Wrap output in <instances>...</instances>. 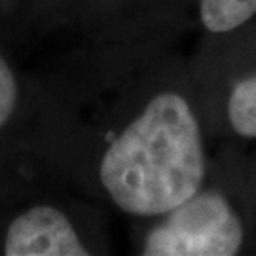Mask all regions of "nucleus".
I'll return each mask as SVG.
<instances>
[{"mask_svg": "<svg viewBox=\"0 0 256 256\" xmlns=\"http://www.w3.org/2000/svg\"><path fill=\"white\" fill-rule=\"evenodd\" d=\"M99 178L110 200L135 216H160L203 186L198 118L178 93H160L106 148Z\"/></svg>", "mask_w": 256, "mask_h": 256, "instance_id": "f257e3e1", "label": "nucleus"}, {"mask_svg": "<svg viewBox=\"0 0 256 256\" xmlns=\"http://www.w3.org/2000/svg\"><path fill=\"white\" fill-rule=\"evenodd\" d=\"M243 224L214 192L194 194L146 236V256H232L243 245Z\"/></svg>", "mask_w": 256, "mask_h": 256, "instance_id": "f03ea898", "label": "nucleus"}, {"mask_svg": "<svg viewBox=\"0 0 256 256\" xmlns=\"http://www.w3.org/2000/svg\"><path fill=\"white\" fill-rule=\"evenodd\" d=\"M6 256H86L90 254L61 210L34 205L10 224L4 239Z\"/></svg>", "mask_w": 256, "mask_h": 256, "instance_id": "7ed1b4c3", "label": "nucleus"}, {"mask_svg": "<svg viewBox=\"0 0 256 256\" xmlns=\"http://www.w3.org/2000/svg\"><path fill=\"white\" fill-rule=\"evenodd\" d=\"M256 14V0H200V16L210 32H230Z\"/></svg>", "mask_w": 256, "mask_h": 256, "instance_id": "20e7f679", "label": "nucleus"}, {"mask_svg": "<svg viewBox=\"0 0 256 256\" xmlns=\"http://www.w3.org/2000/svg\"><path fill=\"white\" fill-rule=\"evenodd\" d=\"M228 118L238 135L256 138V76L241 80L232 90Z\"/></svg>", "mask_w": 256, "mask_h": 256, "instance_id": "39448f33", "label": "nucleus"}, {"mask_svg": "<svg viewBox=\"0 0 256 256\" xmlns=\"http://www.w3.org/2000/svg\"><path fill=\"white\" fill-rule=\"evenodd\" d=\"M18 82L10 64L0 54V129L8 124L18 106Z\"/></svg>", "mask_w": 256, "mask_h": 256, "instance_id": "423d86ee", "label": "nucleus"}]
</instances>
